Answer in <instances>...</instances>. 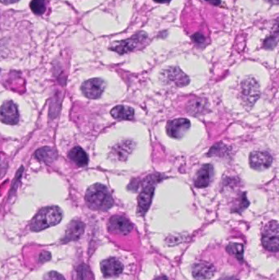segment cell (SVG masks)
Listing matches in <instances>:
<instances>
[{
  "mask_svg": "<svg viewBox=\"0 0 279 280\" xmlns=\"http://www.w3.org/2000/svg\"><path fill=\"white\" fill-rule=\"evenodd\" d=\"M108 229L114 234L127 235L133 230V225L124 216H114L109 221Z\"/></svg>",
  "mask_w": 279,
  "mask_h": 280,
  "instance_id": "52a82bcc",
  "label": "cell"
},
{
  "mask_svg": "<svg viewBox=\"0 0 279 280\" xmlns=\"http://www.w3.org/2000/svg\"><path fill=\"white\" fill-rule=\"evenodd\" d=\"M154 1L159 3V4H166V3L171 2V0H154Z\"/></svg>",
  "mask_w": 279,
  "mask_h": 280,
  "instance_id": "4dcf8cb0",
  "label": "cell"
},
{
  "mask_svg": "<svg viewBox=\"0 0 279 280\" xmlns=\"http://www.w3.org/2000/svg\"><path fill=\"white\" fill-rule=\"evenodd\" d=\"M154 190H155L154 185L152 183H149L148 185L144 188L142 192L140 194V196H138V212L140 214H145L150 208L153 194H154Z\"/></svg>",
  "mask_w": 279,
  "mask_h": 280,
  "instance_id": "4fadbf2b",
  "label": "cell"
},
{
  "mask_svg": "<svg viewBox=\"0 0 279 280\" xmlns=\"http://www.w3.org/2000/svg\"><path fill=\"white\" fill-rule=\"evenodd\" d=\"M44 280H66L64 277L56 271H50L47 273L44 277Z\"/></svg>",
  "mask_w": 279,
  "mask_h": 280,
  "instance_id": "cb8c5ba5",
  "label": "cell"
},
{
  "mask_svg": "<svg viewBox=\"0 0 279 280\" xmlns=\"http://www.w3.org/2000/svg\"><path fill=\"white\" fill-rule=\"evenodd\" d=\"M277 43V39L274 37L273 36H269V37L266 39L265 41H264V48L267 49H271L273 48V47L276 46V44Z\"/></svg>",
  "mask_w": 279,
  "mask_h": 280,
  "instance_id": "d4e9b609",
  "label": "cell"
},
{
  "mask_svg": "<svg viewBox=\"0 0 279 280\" xmlns=\"http://www.w3.org/2000/svg\"><path fill=\"white\" fill-rule=\"evenodd\" d=\"M1 121L8 125H16L19 121L18 107L14 102L4 103L1 108Z\"/></svg>",
  "mask_w": 279,
  "mask_h": 280,
  "instance_id": "30bf717a",
  "label": "cell"
},
{
  "mask_svg": "<svg viewBox=\"0 0 279 280\" xmlns=\"http://www.w3.org/2000/svg\"><path fill=\"white\" fill-rule=\"evenodd\" d=\"M192 38H193V41L198 44H202V43L205 42V40H206L205 36L201 33L194 34V35L192 36Z\"/></svg>",
  "mask_w": 279,
  "mask_h": 280,
  "instance_id": "484cf974",
  "label": "cell"
},
{
  "mask_svg": "<svg viewBox=\"0 0 279 280\" xmlns=\"http://www.w3.org/2000/svg\"><path fill=\"white\" fill-rule=\"evenodd\" d=\"M226 250L228 253L234 256L239 261L243 260V245L241 243H230L227 246Z\"/></svg>",
  "mask_w": 279,
  "mask_h": 280,
  "instance_id": "ffe728a7",
  "label": "cell"
},
{
  "mask_svg": "<svg viewBox=\"0 0 279 280\" xmlns=\"http://www.w3.org/2000/svg\"><path fill=\"white\" fill-rule=\"evenodd\" d=\"M31 11L36 15H42L46 11V0H32L30 4Z\"/></svg>",
  "mask_w": 279,
  "mask_h": 280,
  "instance_id": "44dd1931",
  "label": "cell"
},
{
  "mask_svg": "<svg viewBox=\"0 0 279 280\" xmlns=\"http://www.w3.org/2000/svg\"><path fill=\"white\" fill-rule=\"evenodd\" d=\"M241 95L244 101L252 106L259 97V84L253 78L246 79L241 83Z\"/></svg>",
  "mask_w": 279,
  "mask_h": 280,
  "instance_id": "5b68a950",
  "label": "cell"
},
{
  "mask_svg": "<svg viewBox=\"0 0 279 280\" xmlns=\"http://www.w3.org/2000/svg\"><path fill=\"white\" fill-rule=\"evenodd\" d=\"M266 1L271 5H279V0H266Z\"/></svg>",
  "mask_w": 279,
  "mask_h": 280,
  "instance_id": "f546056e",
  "label": "cell"
},
{
  "mask_svg": "<svg viewBox=\"0 0 279 280\" xmlns=\"http://www.w3.org/2000/svg\"><path fill=\"white\" fill-rule=\"evenodd\" d=\"M105 82L99 78H93L84 82L81 86L83 94L90 100H97L105 89Z\"/></svg>",
  "mask_w": 279,
  "mask_h": 280,
  "instance_id": "8992f818",
  "label": "cell"
},
{
  "mask_svg": "<svg viewBox=\"0 0 279 280\" xmlns=\"http://www.w3.org/2000/svg\"><path fill=\"white\" fill-rule=\"evenodd\" d=\"M84 230V223L80 221H71L69 224L68 227H67L63 241L67 243L70 241L78 240L82 235Z\"/></svg>",
  "mask_w": 279,
  "mask_h": 280,
  "instance_id": "2e32d148",
  "label": "cell"
},
{
  "mask_svg": "<svg viewBox=\"0 0 279 280\" xmlns=\"http://www.w3.org/2000/svg\"><path fill=\"white\" fill-rule=\"evenodd\" d=\"M203 108V102L197 100L192 103V105L189 106V113H192V115H195V113H201Z\"/></svg>",
  "mask_w": 279,
  "mask_h": 280,
  "instance_id": "603a6c76",
  "label": "cell"
},
{
  "mask_svg": "<svg viewBox=\"0 0 279 280\" xmlns=\"http://www.w3.org/2000/svg\"><path fill=\"white\" fill-rule=\"evenodd\" d=\"M111 114L115 119L129 121V120L133 119L134 111L133 108H129V107L120 105V106L115 107L111 111Z\"/></svg>",
  "mask_w": 279,
  "mask_h": 280,
  "instance_id": "ac0fdd59",
  "label": "cell"
},
{
  "mask_svg": "<svg viewBox=\"0 0 279 280\" xmlns=\"http://www.w3.org/2000/svg\"><path fill=\"white\" fill-rule=\"evenodd\" d=\"M85 201L91 209L97 211H107L113 206L111 194L102 183H95L88 189Z\"/></svg>",
  "mask_w": 279,
  "mask_h": 280,
  "instance_id": "6da1fadb",
  "label": "cell"
},
{
  "mask_svg": "<svg viewBox=\"0 0 279 280\" xmlns=\"http://www.w3.org/2000/svg\"><path fill=\"white\" fill-rule=\"evenodd\" d=\"M215 267L211 263L200 261L193 267V275L197 280H208L215 274Z\"/></svg>",
  "mask_w": 279,
  "mask_h": 280,
  "instance_id": "8fae6325",
  "label": "cell"
},
{
  "mask_svg": "<svg viewBox=\"0 0 279 280\" xmlns=\"http://www.w3.org/2000/svg\"><path fill=\"white\" fill-rule=\"evenodd\" d=\"M273 36L277 38V39H278L279 38V20L278 22H277V24L275 25L274 35H273Z\"/></svg>",
  "mask_w": 279,
  "mask_h": 280,
  "instance_id": "4316f807",
  "label": "cell"
},
{
  "mask_svg": "<svg viewBox=\"0 0 279 280\" xmlns=\"http://www.w3.org/2000/svg\"><path fill=\"white\" fill-rule=\"evenodd\" d=\"M101 270L106 278L115 277L123 271V265L117 259L108 258L101 262Z\"/></svg>",
  "mask_w": 279,
  "mask_h": 280,
  "instance_id": "7c38bea8",
  "label": "cell"
},
{
  "mask_svg": "<svg viewBox=\"0 0 279 280\" xmlns=\"http://www.w3.org/2000/svg\"><path fill=\"white\" fill-rule=\"evenodd\" d=\"M147 38H148V35L144 31H140L132 37L128 38V40H122V41L115 43L113 46L111 47V49L120 54H124V53H128V52L137 49L138 45L142 44Z\"/></svg>",
  "mask_w": 279,
  "mask_h": 280,
  "instance_id": "277c9868",
  "label": "cell"
},
{
  "mask_svg": "<svg viewBox=\"0 0 279 280\" xmlns=\"http://www.w3.org/2000/svg\"><path fill=\"white\" fill-rule=\"evenodd\" d=\"M35 156L40 161H44L46 163H50L57 158L58 154L53 148L45 147V148H40L39 150L36 151Z\"/></svg>",
  "mask_w": 279,
  "mask_h": 280,
  "instance_id": "d6986e66",
  "label": "cell"
},
{
  "mask_svg": "<svg viewBox=\"0 0 279 280\" xmlns=\"http://www.w3.org/2000/svg\"><path fill=\"white\" fill-rule=\"evenodd\" d=\"M167 81L174 83L177 86H185L189 83V79L179 67H171L164 71Z\"/></svg>",
  "mask_w": 279,
  "mask_h": 280,
  "instance_id": "5bb4252c",
  "label": "cell"
},
{
  "mask_svg": "<svg viewBox=\"0 0 279 280\" xmlns=\"http://www.w3.org/2000/svg\"><path fill=\"white\" fill-rule=\"evenodd\" d=\"M213 177V167L210 164L204 165L199 171L194 181V184L197 188H205L211 183Z\"/></svg>",
  "mask_w": 279,
  "mask_h": 280,
  "instance_id": "9a60e30c",
  "label": "cell"
},
{
  "mask_svg": "<svg viewBox=\"0 0 279 280\" xmlns=\"http://www.w3.org/2000/svg\"><path fill=\"white\" fill-rule=\"evenodd\" d=\"M262 244L264 248L272 252L279 251V224L270 221L262 231Z\"/></svg>",
  "mask_w": 279,
  "mask_h": 280,
  "instance_id": "3957f363",
  "label": "cell"
},
{
  "mask_svg": "<svg viewBox=\"0 0 279 280\" xmlns=\"http://www.w3.org/2000/svg\"><path fill=\"white\" fill-rule=\"evenodd\" d=\"M272 159L268 152L255 151L250 155V165L256 170H265L270 166Z\"/></svg>",
  "mask_w": 279,
  "mask_h": 280,
  "instance_id": "9c48e42d",
  "label": "cell"
},
{
  "mask_svg": "<svg viewBox=\"0 0 279 280\" xmlns=\"http://www.w3.org/2000/svg\"><path fill=\"white\" fill-rule=\"evenodd\" d=\"M224 280H237V279H235V278H226V279H224Z\"/></svg>",
  "mask_w": 279,
  "mask_h": 280,
  "instance_id": "d6a6232c",
  "label": "cell"
},
{
  "mask_svg": "<svg viewBox=\"0 0 279 280\" xmlns=\"http://www.w3.org/2000/svg\"><path fill=\"white\" fill-rule=\"evenodd\" d=\"M69 157L71 161L75 162L78 166H85L89 162V157L86 152L80 147H75L69 152Z\"/></svg>",
  "mask_w": 279,
  "mask_h": 280,
  "instance_id": "e0dca14e",
  "label": "cell"
},
{
  "mask_svg": "<svg viewBox=\"0 0 279 280\" xmlns=\"http://www.w3.org/2000/svg\"><path fill=\"white\" fill-rule=\"evenodd\" d=\"M249 206V202L246 199V194H242L239 198V201L237 205L232 209L233 212H240L241 213L243 210L246 209Z\"/></svg>",
  "mask_w": 279,
  "mask_h": 280,
  "instance_id": "7402d4cb",
  "label": "cell"
},
{
  "mask_svg": "<svg viewBox=\"0 0 279 280\" xmlns=\"http://www.w3.org/2000/svg\"><path fill=\"white\" fill-rule=\"evenodd\" d=\"M207 2L210 3L211 5H215V6H219L221 4L220 0H206Z\"/></svg>",
  "mask_w": 279,
  "mask_h": 280,
  "instance_id": "83f0119b",
  "label": "cell"
},
{
  "mask_svg": "<svg viewBox=\"0 0 279 280\" xmlns=\"http://www.w3.org/2000/svg\"><path fill=\"white\" fill-rule=\"evenodd\" d=\"M18 0H1V2L4 5H11L14 3L18 2Z\"/></svg>",
  "mask_w": 279,
  "mask_h": 280,
  "instance_id": "f1b7e54d",
  "label": "cell"
},
{
  "mask_svg": "<svg viewBox=\"0 0 279 280\" xmlns=\"http://www.w3.org/2000/svg\"><path fill=\"white\" fill-rule=\"evenodd\" d=\"M155 280H167V278H166V277H165V276H162V277H159V278H156Z\"/></svg>",
  "mask_w": 279,
  "mask_h": 280,
  "instance_id": "1f68e13d",
  "label": "cell"
},
{
  "mask_svg": "<svg viewBox=\"0 0 279 280\" xmlns=\"http://www.w3.org/2000/svg\"><path fill=\"white\" fill-rule=\"evenodd\" d=\"M62 219V212L55 206L42 208L36 215L30 224L31 230L34 232L41 231L58 225Z\"/></svg>",
  "mask_w": 279,
  "mask_h": 280,
  "instance_id": "7a4b0ae2",
  "label": "cell"
},
{
  "mask_svg": "<svg viewBox=\"0 0 279 280\" xmlns=\"http://www.w3.org/2000/svg\"><path fill=\"white\" fill-rule=\"evenodd\" d=\"M191 123L189 120L180 118L171 121L167 124L166 130L170 136L175 139H181L190 128Z\"/></svg>",
  "mask_w": 279,
  "mask_h": 280,
  "instance_id": "ba28073f",
  "label": "cell"
}]
</instances>
